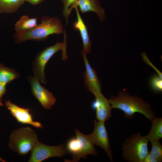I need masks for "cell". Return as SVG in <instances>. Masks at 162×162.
<instances>
[{
  "instance_id": "13",
  "label": "cell",
  "mask_w": 162,
  "mask_h": 162,
  "mask_svg": "<svg viewBox=\"0 0 162 162\" xmlns=\"http://www.w3.org/2000/svg\"><path fill=\"white\" fill-rule=\"evenodd\" d=\"M95 98L96 118L99 121L105 122L111 116L112 108L109 99L102 93L94 95Z\"/></svg>"
},
{
  "instance_id": "19",
  "label": "cell",
  "mask_w": 162,
  "mask_h": 162,
  "mask_svg": "<svg viewBox=\"0 0 162 162\" xmlns=\"http://www.w3.org/2000/svg\"><path fill=\"white\" fill-rule=\"evenodd\" d=\"M152 148L150 152L158 159L159 162L162 161V145L159 140L150 142Z\"/></svg>"
},
{
  "instance_id": "4",
  "label": "cell",
  "mask_w": 162,
  "mask_h": 162,
  "mask_svg": "<svg viewBox=\"0 0 162 162\" xmlns=\"http://www.w3.org/2000/svg\"><path fill=\"white\" fill-rule=\"evenodd\" d=\"M148 141L139 132L134 134L122 144V157L128 162H143L148 154Z\"/></svg>"
},
{
  "instance_id": "7",
  "label": "cell",
  "mask_w": 162,
  "mask_h": 162,
  "mask_svg": "<svg viewBox=\"0 0 162 162\" xmlns=\"http://www.w3.org/2000/svg\"><path fill=\"white\" fill-rule=\"evenodd\" d=\"M31 151L28 162H41L52 157L61 158L68 153L63 144L50 146L44 144L38 141Z\"/></svg>"
},
{
  "instance_id": "25",
  "label": "cell",
  "mask_w": 162,
  "mask_h": 162,
  "mask_svg": "<svg viewBox=\"0 0 162 162\" xmlns=\"http://www.w3.org/2000/svg\"><path fill=\"white\" fill-rule=\"evenodd\" d=\"M25 2L29 3L32 5L36 6L40 4L46 0H25Z\"/></svg>"
},
{
  "instance_id": "15",
  "label": "cell",
  "mask_w": 162,
  "mask_h": 162,
  "mask_svg": "<svg viewBox=\"0 0 162 162\" xmlns=\"http://www.w3.org/2000/svg\"><path fill=\"white\" fill-rule=\"evenodd\" d=\"M150 121L151 128L145 136L150 142L159 140L162 138V118L154 116Z\"/></svg>"
},
{
  "instance_id": "12",
  "label": "cell",
  "mask_w": 162,
  "mask_h": 162,
  "mask_svg": "<svg viewBox=\"0 0 162 162\" xmlns=\"http://www.w3.org/2000/svg\"><path fill=\"white\" fill-rule=\"evenodd\" d=\"M76 6L82 14L90 11L95 13L101 22H104L106 19L105 10L99 0H76L73 5V8Z\"/></svg>"
},
{
  "instance_id": "11",
  "label": "cell",
  "mask_w": 162,
  "mask_h": 162,
  "mask_svg": "<svg viewBox=\"0 0 162 162\" xmlns=\"http://www.w3.org/2000/svg\"><path fill=\"white\" fill-rule=\"evenodd\" d=\"M5 104L10 113L18 122L29 124L37 128L41 129L43 128V126L40 122L33 120L29 109L19 107L12 103L10 100L6 101Z\"/></svg>"
},
{
  "instance_id": "5",
  "label": "cell",
  "mask_w": 162,
  "mask_h": 162,
  "mask_svg": "<svg viewBox=\"0 0 162 162\" xmlns=\"http://www.w3.org/2000/svg\"><path fill=\"white\" fill-rule=\"evenodd\" d=\"M76 137H72L67 142L65 148L71 154V161L78 162L81 158L86 159L88 155H98L94 145L91 141L88 135L83 134L77 128L75 129Z\"/></svg>"
},
{
  "instance_id": "14",
  "label": "cell",
  "mask_w": 162,
  "mask_h": 162,
  "mask_svg": "<svg viewBox=\"0 0 162 162\" xmlns=\"http://www.w3.org/2000/svg\"><path fill=\"white\" fill-rule=\"evenodd\" d=\"M74 8L76 10L77 17V21L74 24V27L79 31L82 38L83 44L82 55H86L91 52L92 42L89 36L87 27L80 14L78 6H75Z\"/></svg>"
},
{
  "instance_id": "2",
  "label": "cell",
  "mask_w": 162,
  "mask_h": 162,
  "mask_svg": "<svg viewBox=\"0 0 162 162\" xmlns=\"http://www.w3.org/2000/svg\"><path fill=\"white\" fill-rule=\"evenodd\" d=\"M64 32L62 23L56 16H43L41 22L34 28L26 30L16 31L13 38L18 44L27 40L43 41L53 34H59Z\"/></svg>"
},
{
  "instance_id": "24",
  "label": "cell",
  "mask_w": 162,
  "mask_h": 162,
  "mask_svg": "<svg viewBox=\"0 0 162 162\" xmlns=\"http://www.w3.org/2000/svg\"><path fill=\"white\" fill-rule=\"evenodd\" d=\"M143 162H159L157 158L150 152H148Z\"/></svg>"
},
{
  "instance_id": "9",
  "label": "cell",
  "mask_w": 162,
  "mask_h": 162,
  "mask_svg": "<svg viewBox=\"0 0 162 162\" xmlns=\"http://www.w3.org/2000/svg\"><path fill=\"white\" fill-rule=\"evenodd\" d=\"M27 80L31 86V92L45 109H51L56 101L53 94L44 86H42L38 79L34 76H29Z\"/></svg>"
},
{
  "instance_id": "3",
  "label": "cell",
  "mask_w": 162,
  "mask_h": 162,
  "mask_svg": "<svg viewBox=\"0 0 162 162\" xmlns=\"http://www.w3.org/2000/svg\"><path fill=\"white\" fill-rule=\"evenodd\" d=\"M38 138L30 127H22L13 130L9 138L8 146L13 152L20 155H25L31 151Z\"/></svg>"
},
{
  "instance_id": "21",
  "label": "cell",
  "mask_w": 162,
  "mask_h": 162,
  "mask_svg": "<svg viewBox=\"0 0 162 162\" xmlns=\"http://www.w3.org/2000/svg\"><path fill=\"white\" fill-rule=\"evenodd\" d=\"M150 84L152 88L154 90L160 92L162 91V78L159 75L153 76L150 80Z\"/></svg>"
},
{
  "instance_id": "1",
  "label": "cell",
  "mask_w": 162,
  "mask_h": 162,
  "mask_svg": "<svg viewBox=\"0 0 162 162\" xmlns=\"http://www.w3.org/2000/svg\"><path fill=\"white\" fill-rule=\"evenodd\" d=\"M109 101L112 109L122 111L124 117L127 119L133 118L136 112L143 114L150 121L155 116V112L149 102L124 90L118 92L116 96H111Z\"/></svg>"
},
{
  "instance_id": "16",
  "label": "cell",
  "mask_w": 162,
  "mask_h": 162,
  "mask_svg": "<svg viewBox=\"0 0 162 162\" xmlns=\"http://www.w3.org/2000/svg\"><path fill=\"white\" fill-rule=\"evenodd\" d=\"M25 2V0H0V13H15L19 10Z\"/></svg>"
},
{
  "instance_id": "26",
  "label": "cell",
  "mask_w": 162,
  "mask_h": 162,
  "mask_svg": "<svg viewBox=\"0 0 162 162\" xmlns=\"http://www.w3.org/2000/svg\"><path fill=\"white\" fill-rule=\"evenodd\" d=\"M0 161H2V162H5V161L2 159L0 157Z\"/></svg>"
},
{
  "instance_id": "20",
  "label": "cell",
  "mask_w": 162,
  "mask_h": 162,
  "mask_svg": "<svg viewBox=\"0 0 162 162\" xmlns=\"http://www.w3.org/2000/svg\"><path fill=\"white\" fill-rule=\"evenodd\" d=\"M76 0H61L63 5L62 14L68 23V18L73 9L72 6Z\"/></svg>"
},
{
  "instance_id": "10",
  "label": "cell",
  "mask_w": 162,
  "mask_h": 162,
  "mask_svg": "<svg viewBox=\"0 0 162 162\" xmlns=\"http://www.w3.org/2000/svg\"><path fill=\"white\" fill-rule=\"evenodd\" d=\"M85 63L86 71L83 74L85 87L94 95L101 93V85L97 72L90 65L86 55H82Z\"/></svg>"
},
{
  "instance_id": "8",
  "label": "cell",
  "mask_w": 162,
  "mask_h": 162,
  "mask_svg": "<svg viewBox=\"0 0 162 162\" xmlns=\"http://www.w3.org/2000/svg\"><path fill=\"white\" fill-rule=\"evenodd\" d=\"M104 122L94 120L93 132L88 135L91 141L95 146H98L106 152L110 161H113L110 144L108 133Z\"/></svg>"
},
{
  "instance_id": "23",
  "label": "cell",
  "mask_w": 162,
  "mask_h": 162,
  "mask_svg": "<svg viewBox=\"0 0 162 162\" xmlns=\"http://www.w3.org/2000/svg\"><path fill=\"white\" fill-rule=\"evenodd\" d=\"M6 84L0 82V106H3L2 99L4 95L7 92Z\"/></svg>"
},
{
  "instance_id": "22",
  "label": "cell",
  "mask_w": 162,
  "mask_h": 162,
  "mask_svg": "<svg viewBox=\"0 0 162 162\" xmlns=\"http://www.w3.org/2000/svg\"><path fill=\"white\" fill-rule=\"evenodd\" d=\"M141 56L142 57V60L148 65L151 66L156 71L159 76L162 78V73L152 64L148 58L146 53L145 52H142Z\"/></svg>"
},
{
  "instance_id": "6",
  "label": "cell",
  "mask_w": 162,
  "mask_h": 162,
  "mask_svg": "<svg viewBox=\"0 0 162 162\" xmlns=\"http://www.w3.org/2000/svg\"><path fill=\"white\" fill-rule=\"evenodd\" d=\"M62 50V58L65 61L68 58L66 46L63 43L58 42L55 44L46 47L39 52L32 62V71L34 76L37 78L41 83L46 84L44 70L45 66L51 58L56 53Z\"/></svg>"
},
{
  "instance_id": "17",
  "label": "cell",
  "mask_w": 162,
  "mask_h": 162,
  "mask_svg": "<svg viewBox=\"0 0 162 162\" xmlns=\"http://www.w3.org/2000/svg\"><path fill=\"white\" fill-rule=\"evenodd\" d=\"M38 18H30L27 15L22 16L14 25L16 31H22L31 29L37 25Z\"/></svg>"
},
{
  "instance_id": "18",
  "label": "cell",
  "mask_w": 162,
  "mask_h": 162,
  "mask_svg": "<svg viewBox=\"0 0 162 162\" xmlns=\"http://www.w3.org/2000/svg\"><path fill=\"white\" fill-rule=\"evenodd\" d=\"M20 74L15 69L9 68L0 63V82L6 84L20 77Z\"/></svg>"
}]
</instances>
